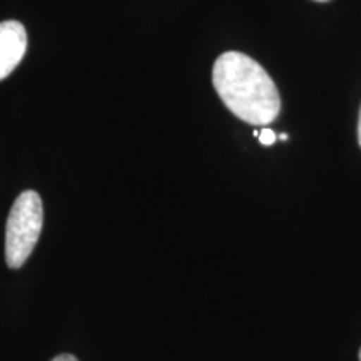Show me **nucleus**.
Here are the masks:
<instances>
[{"instance_id": "nucleus-1", "label": "nucleus", "mask_w": 361, "mask_h": 361, "mask_svg": "<svg viewBox=\"0 0 361 361\" xmlns=\"http://www.w3.org/2000/svg\"><path fill=\"white\" fill-rule=\"evenodd\" d=\"M213 84L224 106L252 126H268L281 111L276 84L255 59L226 52L213 67Z\"/></svg>"}, {"instance_id": "nucleus-2", "label": "nucleus", "mask_w": 361, "mask_h": 361, "mask_svg": "<svg viewBox=\"0 0 361 361\" xmlns=\"http://www.w3.org/2000/svg\"><path fill=\"white\" fill-rule=\"evenodd\" d=\"M44 223L42 200L35 191H25L13 202L6 228V261L20 268L37 245Z\"/></svg>"}, {"instance_id": "nucleus-3", "label": "nucleus", "mask_w": 361, "mask_h": 361, "mask_svg": "<svg viewBox=\"0 0 361 361\" xmlns=\"http://www.w3.org/2000/svg\"><path fill=\"white\" fill-rule=\"evenodd\" d=\"M27 51L25 27L17 20L0 22V80L16 71Z\"/></svg>"}, {"instance_id": "nucleus-4", "label": "nucleus", "mask_w": 361, "mask_h": 361, "mask_svg": "<svg viewBox=\"0 0 361 361\" xmlns=\"http://www.w3.org/2000/svg\"><path fill=\"white\" fill-rule=\"evenodd\" d=\"M276 139H278V135L274 134V130L269 129L268 126H264V128L261 129L259 142L263 144V146H273V144L276 142Z\"/></svg>"}, {"instance_id": "nucleus-5", "label": "nucleus", "mask_w": 361, "mask_h": 361, "mask_svg": "<svg viewBox=\"0 0 361 361\" xmlns=\"http://www.w3.org/2000/svg\"><path fill=\"white\" fill-rule=\"evenodd\" d=\"M51 361H79V360L75 358V356H72V355H59Z\"/></svg>"}, {"instance_id": "nucleus-6", "label": "nucleus", "mask_w": 361, "mask_h": 361, "mask_svg": "<svg viewBox=\"0 0 361 361\" xmlns=\"http://www.w3.org/2000/svg\"><path fill=\"white\" fill-rule=\"evenodd\" d=\"M358 141L361 146V109H360V119H358Z\"/></svg>"}, {"instance_id": "nucleus-7", "label": "nucleus", "mask_w": 361, "mask_h": 361, "mask_svg": "<svg viewBox=\"0 0 361 361\" xmlns=\"http://www.w3.org/2000/svg\"><path fill=\"white\" fill-rule=\"evenodd\" d=\"M278 137H279V139H281V141H286V139H288V134H279V135H278Z\"/></svg>"}, {"instance_id": "nucleus-8", "label": "nucleus", "mask_w": 361, "mask_h": 361, "mask_svg": "<svg viewBox=\"0 0 361 361\" xmlns=\"http://www.w3.org/2000/svg\"><path fill=\"white\" fill-rule=\"evenodd\" d=\"M316 2H328V0H316Z\"/></svg>"}, {"instance_id": "nucleus-9", "label": "nucleus", "mask_w": 361, "mask_h": 361, "mask_svg": "<svg viewBox=\"0 0 361 361\" xmlns=\"http://www.w3.org/2000/svg\"><path fill=\"white\" fill-rule=\"evenodd\" d=\"M360 361H361V350H360Z\"/></svg>"}]
</instances>
